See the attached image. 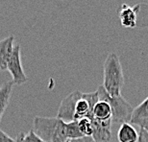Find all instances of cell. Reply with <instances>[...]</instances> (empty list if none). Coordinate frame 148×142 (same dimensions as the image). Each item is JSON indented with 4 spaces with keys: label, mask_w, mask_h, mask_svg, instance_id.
<instances>
[{
    "label": "cell",
    "mask_w": 148,
    "mask_h": 142,
    "mask_svg": "<svg viewBox=\"0 0 148 142\" xmlns=\"http://www.w3.org/2000/svg\"><path fill=\"white\" fill-rule=\"evenodd\" d=\"M33 131L45 142H66V123L57 117L36 116Z\"/></svg>",
    "instance_id": "obj_1"
},
{
    "label": "cell",
    "mask_w": 148,
    "mask_h": 142,
    "mask_svg": "<svg viewBox=\"0 0 148 142\" xmlns=\"http://www.w3.org/2000/svg\"><path fill=\"white\" fill-rule=\"evenodd\" d=\"M103 85L105 91L111 96L121 95V89L124 85V75L119 57L115 53L107 56L104 61L103 70Z\"/></svg>",
    "instance_id": "obj_2"
},
{
    "label": "cell",
    "mask_w": 148,
    "mask_h": 142,
    "mask_svg": "<svg viewBox=\"0 0 148 142\" xmlns=\"http://www.w3.org/2000/svg\"><path fill=\"white\" fill-rule=\"evenodd\" d=\"M96 91L98 93L99 100L106 101L111 106L112 123H130L133 109H134L130 103L127 102L121 95H109L102 85H100Z\"/></svg>",
    "instance_id": "obj_3"
},
{
    "label": "cell",
    "mask_w": 148,
    "mask_h": 142,
    "mask_svg": "<svg viewBox=\"0 0 148 142\" xmlns=\"http://www.w3.org/2000/svg\"><path fill=\"white\" fill-rule=\"evenodd\" d=\"M12 76V82L14 85H20L27 82V76L23 70L21 63V52H20L19 44H16L14 46L13 53L11 55L10 60L8 61L7 69Z\"/></svg>",
    "instance_id": "obj_4"
},
{
    "label": "cell",
    "mask_w": 148,
    "mask_h": 142,
    "mask_svg": "<svg viewBox=\"0 0 148 142\" xmlns=\"http://www.w3.org/2000/svg\"><path fill=\"white\" fill-rule=\"evenodd\" d=\"M99 101L97 91L88 93H83L82 96L75 105L74 111V120H79L81 118H92V109L94 105Z\"/></svg>",
    "instance_id": "obj_5"
},
{
    "label": "cell",
    "mask_w": 148,
    "mask_h": 142,
    "mask_svg": "<svg viewBox=\"0 0 148 142\" xmlns=\"http://www.w3.org/2000/svg\"><path fill=\"white\" fill-rule=\"evenodd\" d=\"M82 92L79 90H74L69 93L66 98L63 99L59 106L57 118L63 120L64 122L69 123L74 121V111L77 101L81 98Z\"/></svg>",
    "instance_id": "obj_6"
},
{
    "label": "cell",
    "mask_w": 148,
    "mask_h": 142,
    "mask_svg": "<svg viewBox=\"0 0 148 142\" xmlns=\"http://www.w3.org/2000/svg\"><path fill=\"white\" fill-rule=\"evenodd\" d=\"M92 124L91 137L94 142H111L112 139V119L96 120L90 119Z\"/></svg>",
    "instance_id": "obj_7"
},
{
    "label": "cell",
    "mask_w": 148,
    "mask_h": 142,
    "mask_svg": "<svg viewBox=\"0 0 148 142\" xmlns=\"http://www.w3.org/2000/svg\"><path fill=\"white\" fill-rule=\"evenodd\" d=\"M140 6L137 7H130L127 4H122L121 7L118 9V16H119L120 23L123 27L126 28H135L137 26V18H138V12L137 9Z\"/></svg>",
    "instance_id": "obj_8"
},
{
    "label": "cell",
    "mask_w": 148,
    "mask_h": 142,
    "mask_svg": "<svg viewBox=\"0 0 148 142\" xmlns=\"http://www.w3.org/2000/svg\"><path fill=\"white\" fill-rule=\"evenodd\" d=\"M14 38L9 36L4 40H0V70L7 69L8 61L10 60L14 46Z\"/></svg>",
    "instance_id": "obj_9"
},
{
    "label": "cell",
    "mask_w": 148,
    "mask_h": 142,
    "mask_svg": "<svg viewBox=\"0 0 148 142\" xmlns=\"http://www.w3.org/2000/svg\"><path fill=\"white\" fill-rule=\"evenodd\" d=\"M118 142H138V132L131 123H122L117 132Z\"/></svg>",
    "instance_id": "obj_10"
},
{
    "label": "cell",
    "mask_w": 148,
    "mask_h": 142,
    "mask_svg": "<svg viewBox=\"0 0 148 142\" xmlns=\"http://www.w3.org/2000/svg\"><path fill=\"white\" fill-rule=\"evenodd\" d=\"M14 84L12 81L4 82L0 87V122L5 113V111L7 109L10 99L12 96V91L14 88Z\"/></svg>",
    "instance_id": "obj_11"
},
{
    "label": "cell",
    "mask_w": 148,
    "mask_h": 142,
    "mask_svg": "<svg viewBox=\"0 0 148 142\" xmlns=\"http://www.w3.org/2000/svg\"><path fill=\"white\" fill-rule=\"evenodd\" d=\"M92 118L102 121L112 119V109L110 105L106 101L99 100L92 109Z\"/></svg>",
    "instance_id": "obj_12"
},
{
    "label": "cell",
    "mask_w": 148,
    "mask_h": 142,
    "mask_svg": "<svg viewBox=\"0 0 148 142\" xmlns=\"http://www.w3.org/2000/svg\"><path fill=\"white\" fill-rule=\"evenodd\" d=\"M147 117H148V97L143 102H141L137 108L133 109V113L130 122L135 125L138 121Z\"/></svg>",
    "instance_id": "obj_13"
},
{
    "label": "cell",
    "mask_w": 148,
    "mask_h": 142,
    "mask_svg": "<svg viewBox=\"0 0 148 142\" xmlns=\"http://www.w3.org/2000/svg\"><path fill=\"white\" fill-rule=\"evenodd\" d=\"M78 128L83 137H91L92 134V124L88 118H81L77 120Z\"/></svg>",
    "instance_id": "obj_14"
},
{
    "label": "cell",
    "mask_w": 148,
    "mask_h": 142,
    "mask_svg": "<svg viewBox=\"0 0 148 142\" xmlns=\"http://www.w3.org/2000/svg\"><path fill=\"white\" fill-rule=\"evenodd\" d=\"M66 137L69 140L83 137L82 134L79 131L78 123H77L76 120L66 123Z\"/></svg>",
    "instance_id": "obj_15"
},
{
    "label": "cell",
    "mask_w": 148,
    "mask_h": 142,
    "mask_svg": "<svg viewBox=\"0 0 148 142\" xmlns=\"http://www.w3.org/2000/svg\"><path fill=\"white\" fill-rule=\"evenodd\" d=\"M22 142H45V141L42 140L38 134H35L33 130H30L28 134H24Z\"/></svg>",
    "instance_id": "obj_16"
},
{
    "label": "cell",
    "mask_w": 148,
    "mask_h": 142,
    "mask_svg": "<svg viewBox=\"0 0 148 142\" xmlns=\"http://www.w3.org/2000/svg\"><path fill=\"white\" fill-rule=\"evenodd\" d=\"M138 142H148V132L143 129H140Z\"/></svg>",
    "instance_id": "obj_17"
},
{
    "label": "cell",
    "mask_w": 148,
    "mask_h": 142,
    "mask_svg": "<svg viewBox=\"0 0 148 142\" xmlns=\"http://www.w3.org/2000/svg\"><path fill=\"white\" fill-rule=\"evenodd\" d=\"M0 142H16V140L13 139L11 137H9L2 130H0Z\"/></svg>",
    "instance_id": "obj_18"
},
{
    "label": "cell",
    "mask_w": 148,
    "mask_h": 142,
    "mask_svg": "<svg viewBox=\"0 0 148 142\" xmlns=\"http://www.w3.org/2000/svg\"><path fill=\"white\" fill-rule=\"evenodd\" d=\"M135 125L138 126L140 129H143L144 131H146L148 132V117L147 118H143V119L138 121Z\"/></svg>",
    "instance_id": "obj_19"
},
{
    "label": "cell",
    "mask_w": 148,
    "mask_h": 142,
    "mask_svg": "<svg viewBox=\"0 0 148 142\" xmlns=\"http://www.w3.org/2000/svg\"><path fill=\"white\" fill-rule=\"evenodd\" d=\"M67 142H94L91 137H82L78 138H74V139H69Z\"/></svg>",
    "instance_id": "obj_20"
},
{
    "label": "cell",
    "mask_w": 148,
    "mask_h": 142,
    "mask_svg": "<svg viewBox=\"0 0 148 142\" xmlns=\"http://www.w3.org/2000/svg\"><path fill=\"white\" fill-rule=\"evenodd\" d=\"M24 132H19L18 134H17L16 138L14 140H16V142H22V139H23V137H24Z\"/></svg>",
    "instance_id": "obj_21"
},
{
    "label": "cell",
    "mask_w": 148,
    "mask_h": 142,
    "mask_svg": "<svg viewBox=\"0 0 148 142\" xmlns=\"http://www.w3.org/2000/svg\"><path fill=\"white\" fill-rule=\"evenodd\" d=\"M66 142H67V141H66Z\"/></svg>",
    "instance_id": "obj_22"
}]
</instances>
